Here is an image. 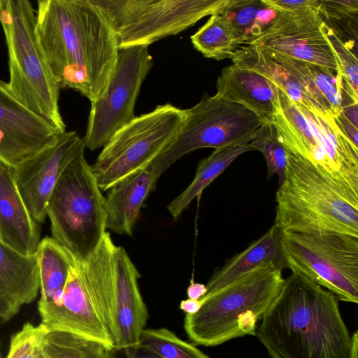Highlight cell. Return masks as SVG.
<instances>
[{
	"label": "cell",
	"mask_w": 358,
	"mask_h": 358,
	"mask_svg": "<svg viewBox=\"0 0 358 358\" xmlns=\"http://www.w3.org/2000/svg\"><path fill=\"white\" fill-rule=\"evenodd\" d=\"M36 33L61 89L77 91L91 103L104 95L120 49L94 0L37 1Z\"/></svg>",
	"instance_id": "cell-1"
},
{
	"label": "cell",
	"mask_w": 358,
	"mask_h": 358,
	"mask_svg": "<svg viewBox=\"0 0 358 358\" xmlns=\"http://www.w3.org/2000/svg\"><path fill=\"white\" fill-rule=\"evenodd\" d=\"M338 301L332 292L292 273L255 336L272 358H350L352 336Z\"/></svg>",
	"instance_id": "cell-2"
},
{
	"label": "cell",
	"mask_w": 358,
	"mask_h": 358,
	"mask_svg": "<svg viewBox=\"0 0 358 358\" xmlns=\"http://www.w3.org/2000/svg\"><path fill=\"white\" fill-rule=\"evenodd\" d=\"M285 178L275 193L280 231L358 237V188L287 150Z\"/></svg>",
	"instance_id": "cell-3"
},
{
	"label": "cell",
	"mask_w": 358,
	"mask_h": 358,
	"mask_svg": "<svg viewBox=\"0 0 358 358\" xmlns=\"http://www.w3.org/2000/svg\"><path fill=\"white\" fill-rule=\"evenodd\" d=\"M282 271L268 262L202 297L200 310L185 317L184 329L189 340L212 347L246 335L255 336L257 322L283 285Z\"/></svg>",
	"instance_id": "cell-4"
},
{
	"label": "cell",
	"mask_w": 358,
	"mask_h": 358,
	"mask_svg": "<svg viewBox=\"0 0 358 358\" xmlns=\"http://www.w3.org/2000/svg\"><path fill=\"white\" fill-rule=\"evenodd\" d=\"M0 23L8 57L6 88L24 106L64 133L59 108L61 88L36 33V10L28 0H0Z\"/></svg>",
	"instance_id": "cell-5"
},
{
	"label": "cell",
	"mask_w": 358,
	"mask_h": 358,
	"mask_svg": "<svg viewBox=\"0 0 358 358\" xmlns=\"http://www.w3.org/2000/svg\"><path fill=\"white\" fill-rule=\"evenodd\" d=\"M101 192L83 150L65 168L48 201L52 238L77 261L85 260L106 232Z\"/></svg>",
	"instance_id": "cell-6"
},
{
	"label": "cell",
	"mask_w": 358,
	"mask_h": 358,
	"mask_svg": "<svg viewBox=\"0 0 358 358\" xmlns=\"http://www.w3.org/2000/svg\"><path fill=\"white\" fill-rule=\"evenodd\" d=\"M186 111L171 103L135 117L103 147L91 168L101 191L146 169L177 136Z\"/></svg>",
	"instance_id": "cell-7"
},
{
	"label": "cell",
	"mask_w": 358,
	"mask_h": 358,
	"mask_svg": "<svg viewBox=\"0 0 358 358\" xmlns=\"http://www.w3.org/2000/svg\"><path fill=\"white\" fill-rule=\"evenodd\" d=\"M185 111L186 120L179 134L147 167L157 180L184 155L200 148L251 142L257 131L266 124L243 105L217 94H203L197 104Z\"/></svg>",
	"instance_id": "cell-8"
},
{
	"label": "cell",
	"mask_w": 358,
	"mask_h": 358,
	"mask_svg": "<svg viewBox=\"0 0 358 358\" xmlns=\"http://www.w3.org/2000/svg\"><path fill=\"white\" fill-rule=\"evenodd\" d=\"M285 266L334 294L358 303V237L337 233L280 231Z\"/></svg>",
	"instance_id": "cell-9"
},
{
	"label": "cell",
	"mask_w": 358,
	"mask_h": 358,
	"mask_svg": "<svg viewBox=\"0 0 358 358\" xmlns=\"http://www.w3.org/2000/svg\"><path fill=\"white\" fill-rule=\"evenodd\" d=\"M107 16L119 49L148 47L219 13L228 0H94Z\"/></svg>",
	"instance_id": "cell-10"
},
{
	"label": "cell",
	"mask_w": 358,
	"mask_h": 358,
	"mask_svg": "<svg viewBox=\"0 0 358 358\" xmlns=\"http://www.w3.org/2000/svg\"><path fill=\"white\" fill-rule=\"evenodd\" d=\"M148 47L134 46L119 50L117 62L104 95L91 103L85 148L103 147L122 127L131 122L141 87L153 66Z\"/></svg>",
	"instance_id": "cell-11"
},
{
	"label": "cell",
	"mask_w": 358,
	"mask_h": 358,
	"mask_svg": "<svg viewBox=\"0 0 358 358\" xmlns=\"http://www.w3.org/2000/svg\"><path fill=\"white\" fill-rule=\"evenodd\" d=\"M319 10L276 13L273 20L245 45L339 71Z\"/></svg>",
	"instance_id": "cell-12"
},
{
	"label": "cell",
	"mask_w": 358,
	"mask_h": 358,
	"mask_svg": "<svg viewBox=\"0 0 358 358\" xmlns=\"http://www.w3.org/2000/svg\"><path fill=\"white\" fill-rule=\"evenodd\" d=\"M85 145L74 131L60 134L55 141L13 169L16 185L32 218L47 217V203L61 174Z\"/></svg>",
	"instance_id": "cell-13"
},
{
	"label": "cell",
	"mask_w": 358,
	"mask_h": 358,
	"mask_svg": "<svg viewBox=\"0 0 358 358\" xmlns=\"http://www.w3.org/2000/svg\"><path fill=\"white\" fill-rule=\"evenodd\" d=\"M62 134L8 90L0 80V161L15 169Z\"/></svg>",
	"instance_id": "cell-14"
},
{
	"label": "cell",
	"mask_w": 358,
	"mask_h": 358,
	"mask_svg": "<svg viewBox=\"0 0 358 358\" xmlns=\"http://www.w3.org/2000/svg\"><path fill=\"white\" fill-rule=\"evenodd\" d=\"M41 318V324L49 330L70 332L101 342L109 348L114 347L96 313L75 259L59 306Z\"/></svg>",
	"instance_id": "cell-15"
},
{
	"label": "cell",
	"mask_w": 358,
	"mask_h": 358,
	"mask_svg": "<svg viewBox=\"0 0 358 358\" xmlns=\"http://www.w3.org/2000/svg\"><path fill=\"white\" fill-rule=\"evenodd\" d=\"M115 282L114 347L137 344L148 318V312L141 294L138 280L141 275L122 246L114 253Z\"/></svg>",
	"instance_id": "cell-16"
},
{
	"label": "cell",
	"mask_w": 358,
	"mask_h": 358,
	"mask_svg": "<svg viewBox=\"0 0 358 358\" xmlns=\"http://www.w3.org/2000/svg\"><path fill=\"white\" fill-rule=\"evenodd\" d=\"M217 94L243 105L265 123L280 111L278 87L261 73L236 64L224 68L217 79Z\"/></svg>",
	"instance_id": "cell-17"
},
{
	"label": "cell",
	"mask_w": 358,
	"mask_h": 358,
	"mask_svg": "<svg viewBox=\"0 0 358 358\" xmlns=\"http://www.w3.org/2000/svg\"><path fill=\"white\" fill-rule=\"evenodd\" d=\"M40 236L38 224L23 201L13 169L0 161V240L22 255H31Z\"/></svg>",
	"instance_id": "cell-18"
},
{
	"label": "cell",
	"mask_w": 358,
	"mask_h": 358,
	"mask_svg": "<svg viewBox=\"0 0 358 358\" xmlns=\"http://www.w3.org/2000/svg\"><path fill=\"white\" fill-rule=\"evenodd\" d=\"M116 245L106 232L96 250L78 265L92 302L106 331L116 341L114 253Z\"/></svg>",
	"instance_id": "cell-19"
},
{
	"label": "cell",
	"mask_w": 358,
	"mask_h": 358,
	"mask_svg": "<svg viewBox=\"0 0 358 358\" xmlns=\"http://www.w3.org/2000/svg\"><path fill=\"white\" fill-rule=\"evenodd\" d=\"M157 182L155 175L146 168L107 190L104 196L106 229L117 234L131 236L141 209Z\"/></svg>",
	"instance_id": "cell-20"
},
{
	"label": "cell",
	"mask_w": 358,
	"mask_h": 358,
	"mask_svg": "<svg viewBox=\"0 0 358 358\" xmlns=\"http://www.w3.org/2000/svg\"><path fill=\"white\" fill-rule=\"evenodd\" d=\"M280 234L278 229L273 225L245 249L217 268L206 285L208 292L204 296L215 294L262 264L273 262L280 268H285Z\"/></svg>",
	"instance_id": "cell-21"
},
{
	"label": "cell",
	"mask_w": 358,
	"mask_h": 358,
	"mask_svg": "<svg viewBox=\"0 0 358 358\" xmlns=\"http://www.w3.org/2000/svg\"><path fill=\"white\" fill-rule=\"evenodd\" d=\"M265 50L289 71L326 114L334 116L341 111L344 79L339 72Z\"/></svg>",
	"instance_id": "cell-22"
},
{
	"label": "cell",
	"mask_w": 358,
	"mask_h": 358,
	"mask_svg": "<svg viewBox=\"0 0 358 358\" xmlns=\"http://www.w3.org/2000/svg\"><path fill=\"white\" fill-rule=\"evenodd\" d=\"M38 290L36 254L22 255L0 240V297L20 308L33 301Z\"/></svg>",
	"instance_id": "cell-23"
},
{
	"label": "cell",
	"mask_w": 358,
	"mask_h": 358,
	"mask_svg": "<svg viewBox=\"0 0 358 358\" xmlns=\"http://www.w3.org/2000/svg\"><path fill=\"white\" fill-rule=\"evenodd\" d=\"M35 254L41 293L38 308L43 317L59 306L74 258L52 237L41 240Z\"/></svg>",
	"instance_id": "cell-24"
},
{
	"label": "cell",
	"mask_w": 358,
	"mask_h": 358,
	"mask_svg": "<svg viewBox=\"0 0 358 358\" xmlns=\"http://www.w3.org/2000/svg\"><path fill=\"white\" fill-rule=\"evenodd\" d=\"M255 150L252 141H245L222 147L215 150L206 158L199 162L190 184L168 205L167 209L177 220L190 205L191 202L231 164L242 154Z\"/></svg>",
	"instance_id": "cell-25"
},
{
	"label": "cell",
	"mask_w": 358,
	"mask_h": 358,
	"mask_svg": "<svg viewBox=\"0 0 358 358\" xmlns=\"http://www.w3.org/2000/svg\"><path fill=\"white\" fill-rule=\"evenodd\" d=\"M231 59L234 64L251 69L267 78L294 104L329 115L306 94L289 71L265 50L243 45L237 50Z\"/></svg>",
	"instance_id": "cell-26"
},
{
	"label": "cell",
	"mask_w": 358,
	"mask_h": 358,
	"mask_svg": "<svg viewBox=\"0 0 358 358\" xmlns=\"http://www.w3.org/2000/svg\"><path fill=\"white\" fill-rule=\"evenodd\" d=\"M190 38L197 51L215 60L232 59L241 46L238 37L220 13L210 15Z\"/></svg>",
	"instance_id": "cell-27"
},
{
	"label": "cell",
	"mask_w": 358,
	"mask_h": 358,
	"mask_svg": "<svg viewBox=\"0 0 358 358\" xmlns=\"http://www.w3.org/2000/svg\"><path fill=\"white\" fill-rule=\"evenodd\" d=\"M270 9L262 0H228L219 13L227 20L243 45L273 20L265 17Z\"/></svg>",
	"instance_id": "cell-28"
},
{
	"label": "cell",
	"mask_w": 358,
	"mask_h": 358,
	"mask_svg": "<svg viewBox=\"0 0 358 358\" xmlns=\"http://www.w3.org/2000/svg\"><path fill=\"white\" fill-rule=\"evenodd\" d=\"M104 343L70 332L47 329L42 339L45 358H106Z\"/></svg>",
	"instance_id": "cell-29"
},
{
	"label": "cell",
	"mask_w": 358,
	"mask_h": 358,
	"mask_svg": "<svg viewBox=\"0 0 358 358\" xmlns=\"http://www.w3.org/2000/svg\"><path fill=\"white\" fill-rule=\"evenodd\" d=\"M139 343L161 358H209L194 345L181 340L166 328L144 329L141 334Z\"/></svg>",
	"instance_id": "cell-30"
},
{
	"label": "cell",
	"mask_w": 358,
	"mask_h": 358,
	"mask_svg": "<svg viewBox=\"0 0 358 358\" xmlns=\"http://www.w3.org/2000/svg\"><path fill=\"white\" fill-rule=\"evenodd\" d=\"M252 143L255 150L262 152L266 160L268 178L276 175L280 185L285 178L287 157L275 127L272 123L263 124L257 131Z\"/></svg>",
	"instance_id": "cell-31"
},
{
	"label": "cell",
	"mask_w": 358,
	"mask_h": 358,
	"mask_svg": "<svg viewBox=\"0 0 358 358\" xmlns=\"http://www.w3.org/2000/svg\"><path fill=\"white\" fill-rule=\"evenodd\" d=\"M47 328L43 324L25 323L10 340L6 358H45L42 339Z\"/></svg>",
	"instance_id": "cell-32"
},
{
	"label": "cell",
	"mask_w": 358,
	"mask_h": 358,
	"mask_svg": "<svg viewBox=\"0 0 358 358\" xmlns=\"http://www.w3.org/2000/svg\"><path fill=\"white\" fill-rule=\"evenodd\" d=\"M326 34L336 56L339 72L345 81L358 94V62L350 48L326 24Z\"/></svg>",
	"instance_id": "cell-33"
},
{
	"label": "cell",
	"mask_w": 358,
	"mask_h": 358,
	"mask_svg": "<svg viewBox=\"0 0 358 358\" xmlns=\"http://www.w3.org/2000/svg\"><path fill=\"white\" fill-rule=\"evenodd\" d=\"M276 13L319 10L320 0H262Z\"/></svg>",
	"instance_id": "cell-34"
},
{
	"label": "cell",
	"mask_w": 358,
	"mask_h": 358,
	"mask_svg": "<svg viewBox=\"0 0 358 358\" xmlns=\"http://www.w3.org/2000/svg\"><path fill=\"white\" fill-rule=\"evenodd\" d=\"M106 358H161L139 343L124 346L113 347L108 350Z\"/></svg>",
	"instance_id": "cell-35"
},
{
	"label": "cell",
	"mask_w": 358,
	"mask_h": 358,
	"mask_svg": "<svg viewBox=\"0 0 358 358\" xmlns=\"http://www.w3.org/2000/svg\"><path fill=\"white\" fill-rule=\"evenodd\" d=\"M334 120L341 132L351 141V143L358 148V131L357 127L354 126L342 113L333 116Z\"/></svg>",
	"instance_id": "cell-36"
},
{
	"label": "cell",
	"mask_w": 358,
	"mask_h": 358,
	"mask_svg": "<svg viewBox=\"0 0 358 358\" xmlns=\"http://www.w3.org/2000/svg\"><path fill=\"white\" fill-rule=\"evenodd\" d=\"M206 285L195 282L192 279L187 289L188 299L199 300L207 294Z\"/></svg>",
	"instance_id": "cell-37"
},
{
	"label": "cell",
	"mask_w": 358,
	"mask_h": 358,
	"mask_svg": "<svg viewBox=\"0 0 358 358\" xmlns=\"http://www.w3.org/2000/svg\"><path fill=\"white\" fill-rule=\"evenodd\" d=\"M202 303L203 302L201 299L194 300L187 299L180 301L179 308L186 314L192 315L197 313L200 310Z\"/></svg>",
	"instance_id": "cell-38"
},
{
	"label": "cell",
	"mask_w": 358,
	"mask_h": 358,
	"mask_svg": "<svg viewBox=\"0 0 358 358\" xmlns=\"http://www.w3.org/2000/svg\"><path fill=\"white\" fill-rule=\"evenodd\" d=\"M341 112L354 126L357 127V103L343 106Z\"/></svg>",
	"instance_id": "cell-39"
},
{
	"label": "cell",
	"mask_w": 358,
	"mask_h": 358,
	"mask_svg": "<svg viewBox=\"0 0 358 358\" xmlns=\"http://www.w3.org/2000/svg\"><path fill=\"white\" fill-rule=\"evenodd\" d=\"M0 358H1V343H0Z\"/></svg>",
	"instance_id": "cell-40"
}]
</instances>
